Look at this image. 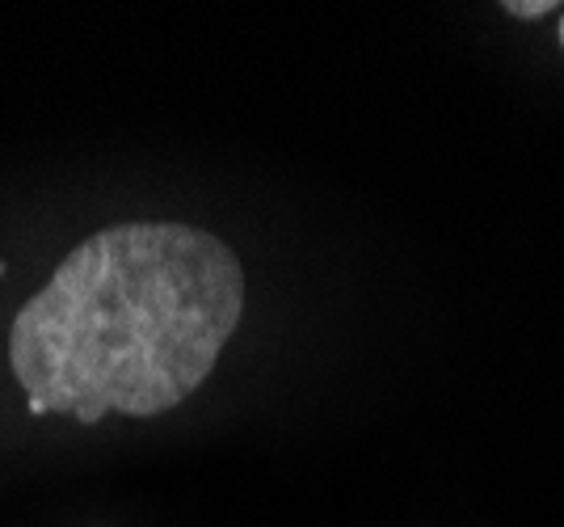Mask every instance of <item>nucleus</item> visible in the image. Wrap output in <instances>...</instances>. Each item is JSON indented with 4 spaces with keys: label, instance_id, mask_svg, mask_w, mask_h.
Masks as SVG:
<instances>
[{
    "label": "nucleus",
    "instance_id": "nucleus-2",
    "mask_svg": "<svg viewBox=\"0 0 564 527\" xmlns=\"http://www.w3.org/2000/svg\"><path fill=\"white\" fill-rule=\"evenodd\" d=\"M506 13H514V18H543V13H552V0H540V4H506Z\"/></svg>",
    "mask_w": 564,
    "mask_h": 527
},
{
    "label": "nucleus",
    "instance_id": "nucleus-1",
    "mask_svg": "<svg viewBox=\"0 0 564 527\" xmlns=\"http://www.w3.org/2000/svg\"><path fill=\"white\" fill-rule=\"evenodd\" d=\"M245 316V266L215 233L127 219L80 240L13 316L30 413L156 418L198 392Z\"/></svg>",
    "mask_w": 564,
    "mask_h": 527
},
{
    "label": "nucleus",
    "instance_id": "nucleus-3",
    "mask_svg": "<svg viewBox=\"0 0 564 527\" xmlns=\"http://www.w3.org/2000/svg\"><path fill=\"white\" fill-rule=\"evenodd\" d=\"M561 47H564V18H561Z\"/></svg>",
    "mask_w": 564,
    "mask_h": 527
}]
</instances>
